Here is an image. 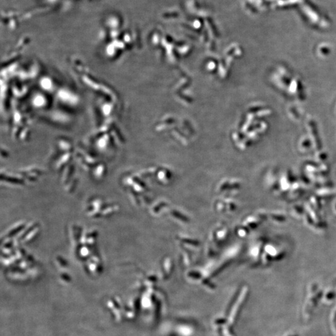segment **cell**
I'll list each match as a JSON object with an SVG mask.
<instances>
[{"label":"cell","instance_id":"6da1fadb","mask_svg":"<svg viewBox=\"0 0 336 336\" xmlns=\"http://www.w3.org/2000/svg\"><path fill=\"white\" fill-rule=\"evenodd\" d=\"M24 225L23 223H18L16 225H14V226L11 227V229H9L6 233V237L9 238L11 237L12 235L14 234H18L19 230L23 229Z\"/></svg>","mask_w":336,"mask_h":336},{"label":"cell","instance_id":"7a4b0ae2","mask_svg":"<svg viewBox=\"0 0 336 336\" xmlns=\"http://www.w3.org/2000/svg\"><path fill=\"white\" fill-rule=\"evenodd\" d=\"M90 247L88 246L87 245H83L82 247H80L79 251H78V256L82 258H87L90 256Z\"/></svg>","mask_w":336,"mask_h":336},{"label":"cell","instance_id":"3957f363","mask_svg":"<svg viewBox=\"0 0 336 336\" xmlns=\"http://www.w3.org/2000/svg\"><path fill=\"white\" fill-rule=\"evenodd\" d=\"M116 208H117L116 206H115L114 204L107 206V207L105 208L104 207V208H103L101 213L102 216L107 217L110 216V215H111L112 214H114L115 210H116Z\"/></svg>","mask_w":336,"mask_h":336}]
</instances>
